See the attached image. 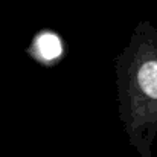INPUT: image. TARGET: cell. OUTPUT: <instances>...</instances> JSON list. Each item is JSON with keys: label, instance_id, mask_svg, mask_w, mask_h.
<instances>
[{"label": "cell", "instance_id": "7a4b0ae2", "mask_svg": "<svg viewBox=\"0 0 157 157\" xmlns=\"http://www.w3.org/2000/svg\"><path fill=\"white\" fill-rule=\"evenodd\" d=\"M63 51L64 48H63L59 35L52 31L40 32L34 38L29 48V53L43 64H51V63L58 61L63 55Z\"/></svg>", "mask_w": 157, "mask_h": 157}, {"label": "cell", "instance_id": "6da1fadb", "mask_svg": "<svg viewBox=\"0 0 157 157\" xmlns=\"http://www.w3.org/2000/svg\"><path fill=\"white\" fill-rule=\"evenodd\" d=\"M119 116L130 142L151 156L157 133V32L140 23L116 63Z\"/></svg>", "mask_w": 157, "mask_h": 157}]
</instances>
